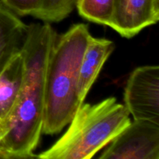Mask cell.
<instances>
[{
  "label": "cell",
  "instance_id": "6da1fadb",
  "mask_svg": "<svg viewBox=\"0 0 159 159\" xmlns=\"http://www.w3.org/2000/svg\"><path fill=\"white\" fill-rule=\"evenodd\" d=\"M57 35L47 22L28 26L21 50L24 79L15 108L7 120L9 130L0 144L1 158H35L34 151L43 127L47 64Z\"/></svg>",
  "mask_w": 159,
  "mask_h": 159
},
{
  "label": "cell",
  "instance_id": "7a4b0ae2",
  "mask_svg": "<svg viewBox=\"0 0 159 159\" xmlns=\"http://www.w3.org/2000/svg\"><path fill=\"white\" fill-rule=\"evenodd\" d=\"M90 36L86 24L77 23L56 37L45 73L42 134L59 133L83 103L79 99L78 84L81 61Z\"/></svg>",
  "mask_w": 159,
  "mask_h": 159
},
{
  "label": "cell",
  "instance_id": "3957f363",
  "mask_svg": "<svg viewBox=\"0 0 159 159\" xmlns=\"http://www.w3.org/2000/svg\"><path fill=\"white\" fill-rule=\"evenodd\" d=\"M130 123L125 106L110 97L80 106L65 134L49 149L35 155L41 159H89L111 142Z\"/></svg>",
  "mask_w": 159,
  "mask_h": 159
},
{
  "label": "cell",
  "instance_id": "277c9868",
  "mask_svg": "<svg viewBox=\"0 0 159 159\" xmlns=\"http://www.w3.org/2000/svg\"><path fill=\"white\" fill-rule=\"evenodd\" d=\"M125 107L134 120L159 124V68L145 65L130 74L124 92Z\"/></svg>",
  "mask_w": 159,
  "mask_h": 159
},
{
  "label": "cell",
  "instance_id": "5b68a950",
  "mask_svg": "<svg viewBox=\"0 0 159 159\" xmlns=\"http://www.w3.org/2000/svg\"><path fill=\"white\" fill-rule=\"evenodd\" d=\"M101 159H159V124L130 122L109 143Z\"/></svg>",
  "mask_w": 159,
  "mask_h": 159
},
{
  "label": "cell",
  "instance_id": "8992f818",
  "mask_svg": "<svg viewBox=\"0 0 159 159\" xmlns=\"http://www.w3.org/2000/svg\"><path fill=\"white\" fill-rule=\"evenodd\" d=\"M159 19V0H115L109 26L130 38Z\"/></svg>",
  "mask_w": 159,
  "mask_h": 159
},
{
  "label": "cell",
  "instance_id": "52a82bcc",
  "mask_svg": "<svg viewBox=\"0 0 159 159\" xmlns=\"http://www.w3.org/2000/svg\"><path fill=\"white\" fill-rule=\"evenodd\" d=\"M114 49V43L108 39L96 38L92 35L89 38L81 61L78 84L79 99L82 102Z\"/></svg>",
  "mask_w": 159,
  "mask_h": 159
},
{
  "label": "cell",
  "instance_id": "ba28073f",
  "mask_svg": "<svg viewBox=\"0 0 159 159\" xmlns=\"http://www.w3.org/2000/svg\"><path fill=\"white\" fill-rule=\"evenodd\" d=\"M27 32L28 25L0 1V71L21 51Z\"/></svg>",
  "mask_w": 159,
  "mask_h": 159
},
{
  "label": "cell",
  "instance_id": "9c48e42d",
  "mask_svg": "<svg viewBox=\"0 0 159 159\" xmlns=\"http://www.w3.org/2000/svg\"><path fill=\"white\" fill-rule=\"evenodd\" d=\"M25 75L21 51L16 54L0 71V120L7 121L20 96Z\"/></svg>",
  "mask_w": 159,
  "mask_h": 159
},
{
  "label": "cell",
  "instance_id": "30bf717a",
  "mask_svg": "<svg viewBox=\"0 0 159 159\" xmlns=\"http://www.w3.org/2000/svg\"><path fill=\"white\" fill-rule=\"evenodd\" d=\"M114 2L115 0H77L75 7L82 18L109 26Z\"/></svg>",
  "mask_w": 159,
  "mask_h": 159
},
{
  "label": "cell",
  "instance_id": "8fae6325",
  "mask_svg": "<svg viewBox=\"0 0 159 159\" xmlns=\"http://www.w3.org/2000/svg\"><path fill=\"white\" fill-rule=\"evenodd\" d=\"M77 0H43L42 7L35 18L50 23L59 22L69 16Z\"/></svg>",
  "mask_w": 159,
  "mask_h": 159
},
{
  "label": "cell",
  "instance_id": "7c38bea8",
  "mask_svg": "<svg viewBox=\"0 0 159 159\" xmlns=\"http://www.w3.org/2000/svg\"><path fill=\"white\" fill-rule=\"evenodd\" d=\"M6 7L18 16L36 17L42 7L43 0H0Z\"/></svg>",
  "mask_w": 159,
  "mask_h": 159
},
{
  "label": "cell",
  "instance_id": "4fadbf2b",
  "mask_svg": "<svg viewBox=\"0 0 159 159\" xmlns=\"http://www.w3.org/2000/svg\"><path fill=\"white\" fill-rule=\"evenodd\" d=\"M9 130V124L7 121H3L0 120V144L4 138L5 135Z\"/></svg>",
  "mask_w": 159,
  "mask_h": 159
}]
</instances>
